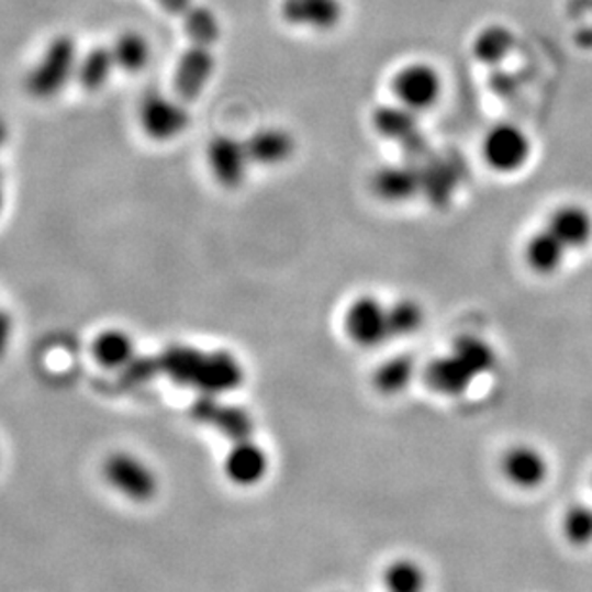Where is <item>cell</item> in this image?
<instances>
[{"label":"cell","mask_w":592,"mask_h":592,"mask_svg":"<svg viewBox=\"0 0 592 592\" xmlns=\"http://www.w3.org/2000/svg\"><path fill=\"white\" fill-rule=\"evenodd\" d=\"M502 473L510 484L522 491H535L548 479V460L545 454L530 445H515L502 456Z\"/></svg>","instance_id":"30bf717a"},{"label":"cell","mask_w":592,"mask_h":592,"mask_svg":"<svg viewBox=\"0 0 592 592\" xmlns=\"http://www.w3.org/2000/svg\"><path fill=\"white\" fill-rule=\"evenodd\" d=\"M268 454L253 438L233 443L223 461V473L237 487H254L268 476Z\"/></svg>","instance_id":"8fae6325"},{"label":"cell","mask_w":592,"mask_h":592,"mask_svg":"<svg viewBox=\"0 0 592 592\" xmlns=\"http://www.w3.org/2000/svg\"><path fill=\"white\" fill-rule=\"evenodd\" d=\"M10 335H12V320L4 310H0V358L7 353Z\"/></svg>","instance_id":"4dcf8cb0"},{"label":"cell","mask_w":592,"mask_h":592,"mask_svg":"<svg viewBox=\"0 0 592 592\" xmlns=\"http://www.w3.org/2000/svg\"><path fill=\"white\" fill-rule=\"evenodd\" d=\"M161 373L179 384L194 387L204 394L233 391L243 381V368L230 353H202L191 346H169L158 356Z\"/></svg>","instance_id":"6da1fadb"},{"label":"cell","mask_w":592,"mask_h":592,"mask_svg":"<svg viewBox=\"0 0 592 592\" xmlns=\"http://www.w3.org/2000/svg\"><path fill=\"white\" fill-rule=\"evenodd\" d=\"M246 150L258 166H281L291 160L297 143L291 133L281 127H264L246 138Z\"/></svg>","instance_id":"e0dca14e"},{"label":"cell","mask_w":592,"mask_h":592,"mask_svg":"<svg viewBox=\"0 0 592 592\" xmlns=\"http://www.w3.org/2000/svg\"><path fill=\"white\" fill-rule=\"evenodd\" d=\"M561 535L569 545L587 548L592 545V504L576 502L561 515Z\"/></svg>","instance_id":"484cf974"},{"label":"cell","mask_w":592,"mask_h":592,"mask_svg":"<svg viewBox=\"0 0 592 592\" xmlns=\"http://www.w3.org/2000/svg\"><path fill=\"white\" fill-rule=\"evenodd\" d=\"M568 253V248L545 227L527 238L523 258L530 271H535L538 276H552L561 268Z\"/></svg>","instance_id":"ac0fdd59"},{"label":"cell","mask_w":592,"mask_h":592,"mask_svg":"<svg viewBox=\"0 0 592 592\" xmlns=\"http://www.w3.org/2000/svg\"><path fill=\"white\" fill-rule=\"evenodd\" d=\"M414 373V360L406 354H399L379 366L373 376V383L377 391L383 394H399L410 384Z\"/></svg>","instance_id":"d4e9b609"},{"label":"cell","mask_w":592,"mask_h":592,"mask_svg":"<svg viewBox=\"0 0 592 592\" xmlns=\"http://www.w3.org/2000/svg\"><path fill=\"white\" fill-rule=\"evenodd\" d=\"M450 350L458 354L461 360L476 371L477 377L491 371L496 364V354L492 350V346L483 338L473 337V335L456 338Z\"/></svg>","instance_id":"4316f807"},{"label":"cell","mask_w":592,"mask_h":592,"mask_svg":"<svg viewBox=\"0 0 592 592\" xmlns=\"http://www.w3.org/2000/svg\"><path fill=\"white\" fill-rule=\"evenodd\" d=\"M546 230L560 241L568 250H581L591 245L592 214L583 204H561L548 215Z\"/></svg>","instance_id":"7c38bea8"},{"label":"cell","mask_w":592,"mask_h":592,"mask_svg":"<svg viewBox=\"0 0 592 592\" xmlns=\"http://www.w3.org/2000/svg\"><path fill=\"white\" fill-rule=\"evenodd\" d=\"M483 158L496 174H515L530 158V138L514 123H496L483 138Z\"/></svg>","instance_id":"8992f818"},{"label":"cell","mask_w":592,"mask_h":592,"mask_svg":"<svg viewBox=\"0 0 592 592\" xmlns=\"http://www.w3.org/2000/svg\"><path fill=\"white\" fill-rule=\"evenodd\" d=\"M373 130L381 137L402 143V145H412L417 138V125H415V112L402 104H387V107L377 108L373 112Z\"/></svg>","instance_id":"d6986e66"},{"label":"cell","mask_w":592,"mask_h":592,"mask_svg":"<svg viewBox=\"0 0 592 592\" xmlns=\"http://www.w3.org/2000/svg\"><path fill=\"white\" fill-rule=\"evenodd\" d=\"M102 477L112 491L133 504L150 502L160 489L154 469L137 454L125 450L108 454L102 461Z\"/></svg>","instance_id":"7a4b0ae2"},{"label":"cell","mask_w":592,"mask_h":592,"mask_svg":"<svg viewBox=\"0 0 592 592\" xmlns=\"http://www.w3.org/2000/svg\"><path fill=\"white\" fill-rule=\"evenodd\" d=\"M138 122L148 137L169 141L189 127V112L161 92H146L138 107Z\"/></svg>","instance_id":"52a82bcc"},{"label":"cell","mask_w":592,"mask_h":592,"mask_svg":"<svg viewBox=\"0 0 592 592\" xmlns=\"http://www.w3.org/2000/svg\"><path fill=\"white\" fill-rule=\"evenodd\" d=\"M185 33L194 46L214 45L220 37V25L208 8L191 7L183 14Z\"/></svg>","instance_id":"83f0119b"},{"label":"cell","mask_w":592,"mask_h":592,"mask_svg":"<svg viewBox=\"0 0 592 592\" xmlns=\"http://www.w3.org/2000/svg\"><path fill=\"white\" fill-rule=\"evenodd\" d=\"M212 74H214V56L210 53V48L192 45L181 56L174 79L179 99L187 102L199 99Z\"/></svg>","instance_id":"4fadbf2b"},{"label":"cell","mask_w":592,"mask_h":592,"mask_svg":"<svg viewBox=\"0 0 592 592\" xmlns=\"http://www.w3.org/2000/svg\"><path fill=\"white\" fill-rule=\"evenodd\" d=\"M206 158L215 181L225 189H237L238 185H243L248 174V166L253 164L245 141H238L230 135H217L212 138L208 145Z\"/></svg>","instance_id":"ba28073f"},{"label":"cell","mask_w":592,"mask_h":592,"mask_svg":"<svg viewBox=\"0 0 592 592\" xmlns=\"http://www.w3.org/2000/svg\"><path fill=\"white\" fill-rule=\"evenodd\" d=\"M92 356L102 368H125L133 358V340L122 331H104L92 343Z\"/></svg>","instance_id":"ffe728a7"},{"label":"cell","mask_w":592,"mask_h":592,"mask_svg":"<svg viewBox=\"0 0 592 592\" xmlns=\"http://www.w3.org/2000/svg\"><path fill=\"white\" fill-rule=\"evenodd\" d=\"M392 92L402 107L420 114L437 104L443 92V79L429 64L412 62L392 77Z\"/></svg>","instance_id":"5b68a950"},{"label":"cell","mask_w":592,"mask_h":592,"mask_svg":"<svg viewBox=\"0 0 592 592\" xmlns=\"http://www.w3.org/2000/svg\"><path fill=\"white\" fill-rule=\"evenodd\" d=\"M0 208H2V176H0Z\"/></svg>","instance_id":"836d02e7"},{"label":"cell","mask_w":592,"mask_h":592,"mask_svg":"<svg viewBox=\"0 0 592 592\" xmlns=\"http://www.w3.org/2000/svg\"><path fill=\"white\" fill-rule=\"evenodd\" d=\"M191 414L197 422L212 425L222 433L223 437L233 443L253 438V417L243 407L230 406L215 400L214 394H202L191 407Z\"/></svg>","instance_id":"9c48e42d"},{"label":"cell","mask_w":592,"mask_h":592,"mask_svg":"<svg viewBox=\"0 0 592 592\" xmlns=\"http://www.w3.org/2000/svg\"><path fill=\"white\" fill-rule=\"evenodd\" d=\"M371 189L377 199L400 204L414 199L422 191V169L412 166H384L371 177Z\"/></svg>","instance_id":"9a60e30c"},{"label":"cell","mask_w":592,"mask_h":592,"mask_svg":"<svg viewBox=\"0 0 592 592\" xmlns=\"http://www.w3.org/2000/svg\"><path fill=\"white\" fill-rule=\"evenodd\" d=\"M514 46V35L512 31L504 25H489L479 31L476 41H473V54L479 62L494 66L504 60Z\"/></svg>","instance_id":"7402d4cb"},{"label":"cell","mask_w":592,"mask_h":592,"mask_svg":"<svg viewBox=\"0 0 592 592\" xmlns=\"http://www.w3.org/2000/svg\"><path fill=\"white\" fill-rule=\"evenodd\" d=\"M158 4L169 14L176 15H183L192 7L191 0H158Z\"/></svg>","instance_id":"1f68e13d"},{"label":"cell","mask_w":592,"mask_h":592,"mask_svg":"<svg viewBox=\"0 0 592 592\" xmlns=\"http://www.w3.org/2000/svg\"><path fill=\"white\" fill-rule=\"evenodd\" d=\"M7 135H8L7 123L0 120V146L4 145V141H7Z\"/></svg>","instance_id":"d6a6232c"},{"label":"cell","mask_w":592,"mask_h":592,"mask_svg":"<svg viewBox=\"0 0 592 592\" xmlns=\"http://www.w3.org/2000/svg\"><path fill=\"white\" fill-rule=\"evenodd\" d=\"M473 379H477L476 371L453 350L435 358L425 369V381L431 391L446 396H458L468 391Z\"/></svg>","instance_id":"5bb4252c"},{"label":"cell","mask_w":592,"mask_h":592,"mask_svg":"<svg viewBox=\"0 0 592 592\" xmlns=\"http://www.w3.org/2000/svg\"><path fill=\"white\" fill-rule=\"evenodd\" d=\"M77 68V51L68 35L54 38L37 66L27 76V91L35 99H53L68 83Z\"/></svg>","instance_id":"3957f363"},{"label":"cell","mask_w":592,"mask_h":592,"mask_svg":"<svg viewBox=\"0 0 592 592\" xmlns=\"http://www.w3.org/2000/svg\"><path fill=\"white\" fill-rule=\"evenodd\" d=\"M345 331L354 345L361 348H377L391 337L389 327V306L381 300L364 294L346 308Z\"/></svg>","instance_id":"277c9868"},{"label":"cell","mask_w":592,"mask_h":592,"mask_svg":"<svg viewBox=\"0 0 592 592\" xmlns=\"http://www.w3.org/2000/svg\"><path fill=\"white\" fill-rule=\"evenodd\" d=\"M161 373L160 358H133V360L123 368V383L133 384L150 381L154 376Z\"/></svg>","instance_id":"f546056e"},{"label":"cell","mask_w":592,"mask_h":592,"mask_svg":"<svg viewBox=\"0 0 592 592\" xmlns=\"http://www.w3.org/2000/svg\"><path fill=\"white\" fill-rule=\"evenodd\" d=\"M281 14L292 25L325 31L340 22L343 7L338 0H283Z\"/></svg>","instance_id":"2e32d148"},{"label":"cell","mask_w":592,"mask_h":592,"mask_svg":"<svg viewBox=\"0 0 592 592\" xmlns=\"http://www.w3.org/2000/svg\"><path fill=\"white\" fill-rule=\"evenodd\" d=\"M383 587L384 592H425L427 576L417 561L400 558L384 569Z\"/></svg>","instance_id":"44dd1931"},{"label":"cell","mask_w":592,"mask_h":592,"mask_svg":"<svg viewBox=\"0 0 592 592\" xmlns=\"http://www.w3.org/2000/svg\"><path fill=\"white\" fill-rule=\"evenodd\" d=\"M425 322L423 308L412 299L399 300L389 306L391 337H410L422 329Z\"/></svg>","instance_id":"f1b7e54d"},{"label":"cell","mask_w":592,"mask_h":592,"mask_svg":"<svg viewBox=\"0 0 592 592\" xmlns=\"http://www.w3.org/2000/svg\"><path fill=\"white\" fill-rule=\"evenodd\" d=\"M114 66L115 60L112 48H107V46L92 48L91 53L85 56L83 62L77 68L79 85L87 91H99L100 87H104V83H107L110 71Z\"/></svg>","instance_id":"cb8c5ba5"},{"label":"cell","mask_w":592,"mask_h":592,"mask_svg":"<svg viewBox=\"0 0 592 592\" xmlns=\"http://www.w3.org/2000/svg\"><path fill=\"white\" fill-rule=\"evenodd\" d=\"M112 53H114L115 66L122 68L123 71H130V74H137L141 69L146 68V64L150 60L148 41L137 31H127V33L120 35Z\"/></svg>","instance_id":"603a6c76"}]
</instances>
